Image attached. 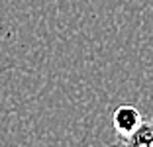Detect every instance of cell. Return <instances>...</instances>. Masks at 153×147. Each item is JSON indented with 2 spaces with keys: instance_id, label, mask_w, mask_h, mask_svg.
<instances>
[{
  "instance_id": "6da1fadb",
  "label": "cell",
  "mask_w": 153,
  "mask_h": 147,
  "mask_svg": "<svg viewBox=\"0 0 153 147\" xmlns=\"http://www.w3.org/2000/svg\"><path fill=\"white\" fill-rule=\"evenodd\" d=\"M141 124H143V116H141V112L135 106H131V104H122L112 114V125H114L118 135L134 134Z\"/></svg>"
},
{
  "instance_id": "3957f363",
  "label": "cell",
  "mask_w": 153,
  "mask_h": 147,
  "mask_svg": "<svg viewBox=\"0 0 153 147\" xmlns=\"http://www.w3.org/2000/svg\"><path fill=\"white\" fill-rule=\"evenodd\" d=\"M151 147H153V145H151Z\"/></svg>"
},
{
  "instance_id": "7a4b0ae2",
  "label": "cell",
  "mask_w": 153,
  "mask_h": 147,
  "mask_svg": "<svg viewBox=\"0 0 153 147\" xmlns=\"http://www.w3.org/2000/svg\"><path fill=\"white\" fill-rule=\"evenodd\" d=\"M153 145V120H143V124L130 135H118L112 147H151Z\"/></svg>"
}]
</instances>
